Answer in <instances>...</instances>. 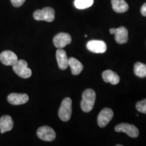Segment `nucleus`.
<instances>
[{
    "label": "nucleus",
    "mask_w": 146,
    "mask_h": 146,
    "mask_svg": "<svg viewBox=\"0 0 146 146\" xmlns=\"http://www.w3.org/2000/svg\"><path fill=\"white\" fill-rule=\"evenodd\" d=\"M96 92L91 89H87L83 93L81 108L85 112H89L94 108L96 102Z\"/></svg>",
    "instance_id": "1"
},
{
    "label": "nucleus",
    "mask_w": 146,
    "mask_h": 146,
    "mask_svg": "<svg viewBox=\"0 0 146 146\" xmlns=\"http://www.w3.org/2000/svg\"><path fill=\"white\" fill-rule=\"evenodd\" d=\"M72 100L70 98H66L63 100L58 111V116L60 120L67 122L70 119L72 115Z\"/></svg>",
    "instance_id": "2"
},
{
    "label": "nucleus",
    "mask_w": 146,
    "mask_h": 146,
    "mask_svg": "<svg viewBox=\"0 0 146 146\" xmlns=\"http://www.w3.org/2000/svg\"><path fill=\"white\" fill-rule=\"evenodd\" d=\"M34 19L38 21H46L51 23L55 19V10L50 7H46L42 10H37L33 14Z\"/></svg>",
    "instance_id": "3"
},
{
    "label": "nucleus",
    "mask_w": 146,
    "mask_h": 146,
    "mask_svg": "<svg viewBox=\"0 0 146 146\" xmlns=\"http://www.w3.org/2000/svg\"><path fill=\"white\" fill-rule=\"evenodd\" d=\"M12 66H13L14 72L20 77L28 78L31 76L32 70L28 68V64L25 60H18Z\"/></svg>",
    "instance_id": "4"
},
{
    "label": "nucleus",
    "mask_w": 146,
    "mask_h": 146,
    "mask_svg": "<svg viewBox=\"0 0 146 146\" xmlns=\"http://www.w3.org/2000/svg\"><path fill=\"white\" fill-rule=\"evenodd\" d=\"M36 135L40 139L45 141H52L56 138V133L52 127L43 126L38 129Z\"/></svg>",
    "instance_id": "5"
},
{
    "label": "nucleus",
    "mask_w": 146,
    "mask_h": 146,
    "mask_svg": "<svg viewBox=\"0 0 146 146\" xmlns=\"http://www.w3.org/2000/svg\"><path fill=\"white\" fill-rule=\"evenodd\" d=\"M110 34L114 35V39L118 44H124L127 43L129 40L128 36V30L125 27H120L119 28H112L110 29Z\"/></svg>",
    "instance_id": "6"
},
{
    "label": "nucleus",
    "mask_w": 146,
    "mask_h": 146,
    "mask_svg": "<svg viewBox=\"0 0 146 146\" xmlns=\"http://www.w3.org/2000/svg\"><path fill=\"white\" fill-rule=\"evenodd\" d=\"M115 131L118 133L123 132L131 137L136 138L139 135V130L135 125L127 123H121L115 127Z\"/></svg>",
    "instance_id": "7"
},
{
    "label": "nucleus",
    "mask_w": 146,
    "mask_h": 146,
    "mask_svg": "<svg viewBox=\"0 0 146 146\" xmlns=\"http://www.w3.org/2000/svg\"><path fill=\"white\" fill-rule=\"evenodd\" d=\"M71 41H72L71 36L66 33H60L56 35L53 39L55 47H57L58 49L64 48L67 45L70 44Z\"/></svg>",
    "instance_id": "8"
},
{
    "label": "nucleus",
    "mask_w": 146,
    "mask_h": 146,
    "mask_svg": "<svg viewBox=\"0 0 146 146\" xmlns=\"http://www.w3.org/2000/svg\"><path fill=\"white\" fill-rule=\"evenodd\" d=\"M87 48L91 52L96 54H104L107 50L104 41L100 40H91L87 43Z\"/></svg>",
    "instance_id": "9"
},
{
    "label": "nucleus",
    "mask_w": 146,
    "mask_h": 146,
    "mask_svg": "<svg viewBox=\"0 0 146 146\" xmlns=\"http://www.w3.org/2000/svg\"><path fill=\"white\" fill-rule=\"evenodd\" d=\"M114 116L113 111L110 108L103 109L98 116V124L100 127H105L110 123Z\"/></svg>",
    "instance_id": "10"
},
{
    "label": "nucleus",
    "mask_w": 146,
    "mask_h": 146,
    "mask_svg": "<svg viewBox=\"0 0 146 146\" xmlns=\"http://www.w3.org/2000/svg\"><path fill=\"white\" fill-rule=\"evenodd\" d=\"M18 60L16 54L12 51H3L0 54V61L5 66H13Z\"/></svg>",
    "instance_id": "11"
},
{
    "label": "nucleus",
    "mask_w": 146,
    "mask_h": 146,
    "mask_svg": "<svg viewBox=\"0 0 146 146\" xmlns=\"http://www.w3.org/2000/svg\"><path fill=\"white\" fill-rule=\"evenodd\" d=\"M29 96L26 94H16L12 93L8 96V101L10 104L14 106L22 105L29 101Z\"/></svg>",
    "instance_id": "12"
},
{
    "label": "nucleus",
    "mask_w": 146,
    "mask_h": 146,
    "mask_svg": "<svg viewBox=\"0 0 146 146\" xmlns=\"http://www.w3.org/2000/svg\"><path fill=\"white\" fill-rule=\"evenodd\" d=\"M56 59L60 70H65L69 66L68 58L66 52L62 49H58L56 52Z\"/></svg>",
    "instance_id": "13"
},
{
    "label": "nucleus",
    "mask_w": 146,
    "mask_h": 146,
    "mask_svg": "<svg viewBox=\"0 0 146 146\" xmlns=\"http://www.w3.org/2000/svg\"><path fill=\"white\" fill-rule=\"evenodd\" d=\"M14 126L13 120L11 116L5 115L0 118V131L1 133H4L10 131Z\"/></svg>",
    "instance_id": "14"
},
{
    "label": "nucleus",
    "mask_w": 146,
    "mask_h": 146,
    "mask_svg": "<svg viewBox=\"0 0 146 146\" xmlns=\"http://www.w3.org/2000/svg\"><path fill=\"white\" fill-rule=\"evenodd\" d=\"M102 78L106 83H110L112 85H117L120 82V76L116 72L111 70H106L102 73Z\"/></svg>",
    "instance_id": "15"
},
{
    "label": "nucleus",
    "mask_w": 146,
    "mask_h": 146,
    "mask_svg": "<svg viewBox=\"0 0 146 146\" xmlns=\"http://www.w3.org/2000/svg\"><path fill=\"white\" fill-rule=\"evenodd\" d=\"M112 9L116 13H124L129 10V5L125 0H111Z\"/></svg>",
    "instance_id": "16"
},
{
    "label": "nucleus",
    "mask_w": 146,
    "mask_h": 146,
    "mask_svg": "<svg viewBox=\"0 0 146 146\" xmlns=\"http://www.w3.org/2000/svg\"><path fill=\"white\" fill-rule=\"evenodd\" d=\"M68 65L73 75H78L83 70V66L81 62L74 58H68Z\"/></svg>",
    "instance_id": "17"
},
{
    "label": "nucleus",
    "mask_w": 146,
    "mask_h": 146,
    "mask_svg": "<svg viewBox=\"0 0 146 146\" xmlns=\"http://www.w3.org/2000/svg\"><path fill=\"white\" fill-rule=\"evenodd\" d=\"M134 73L138 77H146V64L139 62H136L134 66Z\"/></svg>",
    "instance_id": "18"
},
{
    "label": "nucleus",
    "mask_w": 146,
    "mask_h": 146,
    "mask_svg": "<svg viewBox=\"0 0 146 146\" xmlns=\"http://www.w3.org/2000/svg\"><path fill=\"white\" fill-rule=\"evenodd\" d=\"M94 0H75L74 6L79 10H84L88 8L94 4Z\"/></svg>",
    "instance_id": "19"
},
{
    "label": "nucleus",
    "mask_w": 146,
    "mask_h": 146,
    "mask_svg": "<svg viewBox=\"0 0 146 146\" xmlns=\"http://www.w3.org/2000/svg\"><path fill=\"white\" fill-rule=\"evenodd\" d=\"M136 108L139 112L146 114V99L137 102L136 104Z\"/></svg>",
    "instance_id": "20"
},
{
    "label": "nucleus",
    "mask_w": 146,
    "mask_h": 146,
    "mask_svg": "<svg viewBox=\"0 0 146 146\" xmlns=\"http://www.w3.org/2000/svg\"><path fill=\"white\" fill-rule=\"evenodd\" d=\"M10 1L13 6L18 8V7H21V5H23L26 0H10Z\"/></svg>",
    "instance_id": "21"
},
{
    "label": "nucleus",
    "mask_w": 146,
    "mask_h": 146,
    "mask_svg": "<svg viewBox=\"0 0 146 146\" xmlns=\"http://www.w3.org/2000/svg\"><path fill=\"white\" fill-rule=\"evenodd\" d=\"M141 14H142V16H146V3L142 5L141 8Z\"/></svg>",
    "instance_id": "22"
}]
</instances>
